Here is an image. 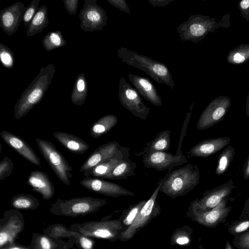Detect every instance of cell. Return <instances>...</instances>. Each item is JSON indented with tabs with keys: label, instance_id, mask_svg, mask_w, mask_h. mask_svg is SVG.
Masks as SVG:
<instances>
[{
	"label": "cell",
	"instance_id": "cell-1",
	"mask_svg": "<svg viewBox=\"0 0 249 249\" xmlns=\"http://www.w3.org/2000/svg\"><path fill=\"white\" fill-rule=\"evenodd\" d=\"M55 71L53 64L42 67L36 77L24 90L15 106V118L18 120L26 115L44 97Z\"/></svg>",
	"mask_w": 249,
	"mask_h": 249
},
{
	"label": "cell",
	"instance_id": "cell-2",
	"mask_svg": "<svg viewBox=\"0 0 249 249\" xmlns=\"http://www.w3.org/2000/svg\"><path fill=\"white\" fill-rule=\"evenodd\" d=\"M200 173L196 165L187 164L167 172L160 192L173 199L190 193L198 184Z\"/></svg>",
	"mask_w": 249,
	"mask_h": 249
},
{
	"label": "cell",
	"instance_id": "cell-3",
	"mask_svg": "<svg viewBox=\"0 0 249 249\" xmlns=\"http://www.w3.org/2000/svg\"><path fill=\"white\" fill-rule=\"evenodd\" d=\"M122 62L144 71L159 84H164L174 89L175 83L168 67L160 62L124 47L117 51Z\"/></svg>",
	"mask_w": 249,
	"mask_h": 249
},
{
	"label": "cell",
	"instance_id": "cell-4",
	"mask_svg": "<svg viewBox=\"0 0 249 249\" xmlns=\"http://www.w3.org/2000/svg\"><path fill=\"white\" fill-rule=\"evenodd\" d=\"M230 15H225L219 22L216 18L209 16L192 15L187 20L181 23L177 28L180 39L197 43L209 33H214L219 27L228 28L230 26Z\"/></svg>",
	"mask_w": 249,
	"mask_h": 249
},
{
	"label": "cell",
	"instance_id": "cell-5",
	"mask_svg": "<svg viewBox=\"0 0 249 249\" xmlns=\"http://www.w3.org/2000/svg\"><path fill=\"white\" fill-rule=\"evenodd\" d=\"M106 199L90 196L77 197L68 200L57 198L51 204L50 212L55 215L75 217L96 212L107 204Z\"/></svg>",
	"mask_w": 249,
	"mask_h": 249
},
{
	"label": "cell",
	"instance_id": "cell-6",
	"mask_svg": "<svg viewBox=\"0 0 249 249\" xmlns=\"http://www.w3.org/2000/svg\"><path fill=\"white\" fill-rule=\"evenodd\" d=\"M108 219L107 216L100 221L74 223L70 226V229L89 237L113 242L119 239L123 228L119 218Z\"/></svg>",
	"mask_w": 249,
	"mask_h": 249
},
{
	"label": "cell",
	"instance_id": "cell-7",
	"mask_svg": "<svg viewBox=\"0 0 249 249\" xmlns=\"http://www.w3.org/2000/svg\"><path fill=\"white\" fill-rule=\"evenodd\" d=\"M36 142L41 155L57 178L65 185L70 186L72 168L64 156L48 141L36 138Z\"/></svg>",
	"mask_w": 249,
	"mask_h": 249
},
{
	"label": "cell",
	"instance_id": "cell-8",
	"mask_svg": "<svg viewBox=\"0 0 249 249\" xmlns=\"http://www.w3.org/2000/svg\"><path fill=\"white\" fill-rule=\"evenodd\" d=\"M162 182V178L158 183L157 187L142 207L132 224L121 233L118 239L119 240L122 242L130 240L160 213L161 210L156 200Z\"/></svg>",
	"mask_w": 249,
	"mask_h": 249
},
{
	"label": "cell",
	"instance_id": "cell-9",
	"mask_svg": "<svg viewBox=\"0 0 249 249\" xmlns=\"http://www.w3.org/2000/svg\"><path fill=\"white\" fill-rule=\"evenodd\" d=\"M24 226V217L18 210L6 211L0 219V248L16 243Z\"/></svg>",
	"mask_w": 249,
	"mask_h": 249
},
{
	"label": "cell",
	"instance_id": "cell-10",
	"mask_svg": "<svg viewBox=\"0 0 249 249\" xmlns=\"http://www.w3.org/2000/svg\"><path fill=\"white\" fill-rule=\"evenodd\" d=\"M79 18L80 27L85 32L101 31L107 25V13L96 0H85Z\"/></svg>",
	"mask_w": 249,
	"mask_h": 249
},
{
	"label": "cell",
	"instance_id": "cell-11",
	"mask_svg": "<svg viewBox=\"0 0 249 249\" xmlns=\"http://www.w3.org/2000/svg\"><path fill=\"white\" fill-rule=\"evenodd\" d=\"M118 98L121 104L138 118L145 120L150 113L139 93L124 77L120 79Z\"/></svg>",
	"mask_w": 249,
	"mask_h": 249
},
{
	"label": "cell",
	"instance_id": "cell-12",
	"mask_svg": "<svg viewBox=\"0 0 249 249\" xmlns=\"http://www.w3.org/2000/svg\"><path fill=\"white\" fill-rule=\"evenodd\" d=\"M130 149L122 146L116 141L104 144L96 148L82 164L80 172L89 170L99 163L112 158L121 160L129 159Z\"/></svg>",
	"mask_w": 249,
	"mask_h": 249
},
{
	"label": "cell",
	"instance_id": "cell-13",
	"mask_svg": "<svg viewBox=\"0 0 249 249\" xmlns=\"http://www.w3.org/2000/svg\"><path fill=\"white\" fill-rule=\"evenodd\" d=\"M231 104V99L226 96H219L213 100L201 114L196 124L197 130L206 129L220 122Z\"/></svg>",
	"mask_w": 249,
	"mask_h": 249
},
{
	"label": "cell",
	"instance_id": "cell-14",
	"mask_svg": "<svg viewBox=\"0 0 249 249\" xmlns=\"http://www.w3.org/2000/svg\"><path fill=\"white\" fill-rule=\"evenodd\" d=\"M228 198L223 200L214 208L205 210L200 208L194 200L191 202L186 212V215L192 220L207 227L216 225L229 211L226 207Z\"/></svg>",
	"mask_w": 249,
	"mask_h": 249
},
{
	"label": "cell",
	"instance_id": "cell-15",
	"mask_svg": "<svg viewBox=\"0 0 249 249\" xmlns=\"http://www.w3.org/2000/svg\"><path fill=\"white\" fill-rule=\"evenodd\" d=\"M187 162L182 153L175 155L167 152L144 155L142 160L144 166L147 168H154L158 171L168 170L167 172Z\"/></svg>",
	"mask_w": 249,
	"mask_h": 249
},
{
	"label": "cell",
	"instance_id": "cell-16",
	"mask_svg": "<svg viewBox=\"0 0 249 249\" xmlns=\"http://www.w3.org/2000/svg\"><path fill=\"white\" fill-rule=\"evenodd\" d=\"M80 184L91 191L106 196L118 197L121 196H134L135 195L119 184L102 178L86 177L80 181Z\"/></svg>",
	"mask_w": 249,
	"mask_h": 249
},
{
	"label": "cell",
	"instance_id": "cell-17",
	"mask_svg": "<svg viewBox=\"0 0 249 249\" xmlns=\"http://www.w3.org/2000/svg\"><path fill=\"white\" fill-rule=\"evenodd\" d=\"M26 9L21 2H15L0 12V27L8 36L16 33L23 19Z\"/></svg>",
	"mask_w": 249,
	"mask_h": 249
},
{
	"label": "cell",
	"instance_id": "cell-18",
	"mask_svg": "<svg viewBox=\"0 0 249 249\" xmlns=\"http://www.w3.org/2000/svg\"><path fill=\"white\" fill-rule=\"evenodd\" d=\"M234 188L233 181L231 179L224 184L204 192L202 197L194 201L201 209L210 210L227 198Z\"/></svg>",
	"mask_w": 249,
	"mask_h": 249
},
{
	"label": "cell",
	"instance_id": "cell-19",
	"mask_svg": "<svg viewBox=\"0 0 249 249\" xmlns=\"http://www.w3.org/2000/svg\"><path fill=\"white\" fill-rule=\"evenodd\" d=\"M0 136L5 142L31 163L40 166V161L32 147L23 139L7 131H2Z\"/></svg>",
	"mask_w": 249,
	"mask_h": 249
},
{
	"label": "cell",
	"instance_id": "cell-20",
	"mask_svg": "<svg viewBox=\"0 0 249 249\" xmlns=\"http://www.w3.org/2000/svg\"><path fill=\"white\" fill-rule=\"evenodd\" d=\"M128 78L140 95L156 106H162L161 99L154 85L148 78L132 73H129Z\"/></svg>",
	"mask_w": 249,
	"mask_h": 249
},
{
	"label": "cell",
	"instance_id": "cell-21",
	"mask_svg": "<svg viewBox=\"0 0 249 249\" xmlns=\"http://www.w3.org/2000/svg\"><path fill=\"white\" fill-rule=\"evenodd\" d=\"M229 137L209 139L198 142L186 152L189 157H207L226 147L230 142Z\"/></svg>",
	"mask_w": 249,
	"mask_h": 249
},
{
	"label": "cell",
	"instance_id": "cell-22",
	"mask_svg": "<svg viewBox=\"0 0 249 249\" xmlns=\"http://www.w3.org/2000/svg\"><path fill=\"white\" fill-rule=\"evenodd\" d=\"M26 183L31 187L34 191L40 194L44 200L50 199L55 193L53 184L49 176L44 172L32 171Z\"/></svg>",
	"mask_w": 249,
	"mask_h": 249
},
{
	"label": "cell",
	"instance_id": "cell-23",
	"mask_svg": "<svg viewBox=\"0 0 249 249\" xmlns=\"http://www.w3.org/2000/svg\"><path fill=\"white\" fill-rule=\"evenodd\" d=\"M53 136L63 146L74 154L83 155L89 148L85 141L72 134L55 132Z\"/></svg>",
	"mask_w": 249,
	"mask_h": 249
},
{
	"label": "cell",
	"instance_id": "cell-24",
	"mask_svg": "<svg viewBox=\"0 0 249 249\" xmlns=\"http://www.w3.org/2000/svg\"><path fill=\"white\" fill-rule=\"evenodd\" d=\"M170 146V131L163 130L157 134L151 141L146 143L143 151L135 154L136 156H142L157 152H166Z\"/></svg>",
	"mask_w": 249,
	"mask_h": 249
},
{
	"label": "cell",
	"instance_id": "cell-25",
	"mask_svg": "<svg viewBox=\"0 0 249 249\" xmlns=\"http://www.w3.org/2000/svg\"><path fill=\"white\" fill-rule=\"evenodd\" d=\"M67 242L61 238H55L44 233L34 232L32 234L31 249H62Z\"/></svg>",
	"mask_w": 249,
	"mask_h": 249
},
{
	"label": "cell",
	"instance_id": "cell-26",
	"mask_svg": "<svg viewBox=\"0 0 249 249\" xmlns=\"http://www.w3.org/2000/svg\"><path fill=\"white\" fill-rule=\"evenodd\" d=\"M49 22L48 8L42 5L37 9L27 28V36L32 37L41 33L48 26Z\"/></svg>",
	"mask_w": 249,
	"mask_h": 249
},
{
	"label": "cell",
	"instance_id": "cell-27",
	"mask_svg": "<svg viewBox=\"0 0 249 249\" xmlns=\"http://www.w3.org/2000/svg\"><path fill=\"white\" fill-rule=\"evenodd\" d=\"M117 117L112 114L103 116L91 125L89 132L94 138H98L113 128L118 123Z\"/></svg>",
	"mask_w": 249,
	"mask_h": 249
},
{
	"label": "cell",
	"instance_id": "cell-28",
	"mask_svg": "<svg viewBox=\"0 0 249 249\" xmlns=\"http://www.w3.org/2000/svg\"><path fill=\"white\" fill-rule=\"evenodd\" d=\"M137 165L130 159L124 160L103 178L108 179H123L135 175Z\"/></svg>",
	"mask_w": 249,
	"mask_h": 249
},
{
	"label": "cell",
	"instance_id": "cell-29",
	"mask_svg": "<svg viewBox=\"0 0 249 249\" xmlns=\"http://www.w3.org/2000/svg\"><path fill=\"white\" fill-rule=\"evenodd\" d=\"M87 95V81L84 73L81 72L75 79L71 99L74 105L81 106L85 103Z\"/></svg>",
	"mask_w": 249,
	"mask_h": 249
},
{
	"label": "cell",
	"instance_id": "cell-30",
	"mask_svg": "<svg viewBox=\"0 0 249 249\" xmlns=\"http://www.w3.org/2000/svg\"><path fill=\"white\" fill-rule=\"evenodd\" d=\"M124 160L112 158L102 161L93 168L83 172L86 177H93L103 178L104 177L112 170Z\"/></svg>",
	"mask_w": 249,
	"mask_h": 249
},
{
	"label": "cell",
	"instance_id": "cell-31",
	"mask_svg": "<svg viewBox=\"0 0 249 249\" xmlns=\"http://www.w3.org/2000/svg\"><path fill=\"white\" fill-rule=\"evenodd\" d=\"M11 206L16 210H34L37 209L40 203L30 195L20 194L14 196L10 201Z\"/></svg>",
	"mask_w": 249,
	"mask_h": 249
},
{
	"label": "cell",
	"instance_id": "cell-32",
	"mask_svg": "<svg viewBox=\"0 0 249 249\" xmlns=\"http://www.w3.org/2000/svg\"><path fill=\"white\" fill-rule=\"evenodd\" d=\"M227 60L232 65H240L249 60V44H242L231 50L227 56Z\"/></svg>",
	"mask_w": 249,
	"mask_h": 249
},
{
	"label": "cell",
	"instance_id": "cell-33",
	"mask_svg": "<svg viewBox=\"0 0 249 249\" xmlns=\"http://www.w3.org/2000/svg\"><path fill=\"white\" fill-rule=\"evenodd\" d=\"M146 201V200H142L135 204L131 205L127 209L123 211L119 218L123 231L132 224Z\"/></svg>",
	"mask_w": 249,
	"mask_h": 249
},
{
	"label": "cell",
	"instance_id": "cell-34",
	"mask_svg": "<svg viewBox=\"0 0 249 249\" xmlns=\"http://www.w3.org/2000/svg\"><path fill=\"white\" fill-rule=\"evenodd\" d=\"M193 230L187 225L176 229L170 238L171 245L185 246L189 245L191 242Z\"/></svg>",
	"mask_w": 249,
	"mask_h": 249
},
{
	"label": "cell",
	"instance_id": "cell-35",
	"mask_svg": "<svg viewBox=\"0 0 249 249\" xmlns=\"http://www.w3.org/2000/svg\"><path fill=\"white\" fill-rule=\"evenodd\" d=\"M67 42L60 31H52L42 39V45L46 51H51L66 45Z\"/></svg>",
	"mask_w": 249,
	"mask_h": 249
},
{
	"label": "cell",
	"instance_id": "cell-36",
	"mask_svg": "<svg viewBox=\"0 0 249 249\" xmlns=\"http://www.w3.org/2000/svg\"><path fill=\"white\" fill-rule=\"evenodd\" d=\"M43 232L55 238L75 237L77 232L59 223L49 225L42 231Z\"/></svg>",
	"mask_w": 249,
	"mask_h": 249
},
{
	"label": "cell",
	"instance_id": "cell-37",
	"mask_svg": "<svg viewBox=\"0 0 249 249\" xmlns=\"http://www.w3.org/2000/svg\"><path fill=\"white\" fill-rule=\"evenodd\" d=\"M234 149L231 146H227L222 151L217 161L216 174L221 175L227 171L234 158Z\"/></svg>",
	"mask_w": 249,
	"mask_h": 249
},
{
	"label": "cell",
	"instance_id": "cell-38",
	"mask_svg": "<svg viewBox=\"0 0 249 249\" xmlns=\"http://www.w3.org/2000/svg\"><path fill=\"white\" fill-rule=\"evenodd\" d=\"M0 58L3 66L6 69H13L15 64L14 53L4 44L0 43Z\"/></svg>",
	"mask_w": 249,
	"mask_h": 249
},
{
	"label": "cell",
	"instance_id": "cell-39",
	"mask_svg": "<svg viewBox=\"0 0 249 249\" xmlns=\"http://www.w3.org/2000/svg\"><path fill=\"white\" fill-rule=\"evenodd\" d=\"M40 0H33L31 3L26 7L23 17V25L25 28H28L31 21L35 15Z\"/></svg>",
	"mask_w": 249,
	"mask_h": 249
},
{
	"label": "cell",
	"instance_id": "cell-40",
	"mask_svg": "<svg viewBox=\"0 0 249 249\" xmlns=\"http://www.w3.org/2000/svg\"><path fill=\"white\" fill-rule=\"evenodd\" d=\"M75 245L79 249H95V242L93 238L87 237L78 232L75 236Z\"/></svg>",
	"mask_w": 249,
	"mask_h": 249
},
{
	"label": "cell",
	"instance_id": "cell-41",
	"mask_svg": "<svg viewBox=\"0 0 249 249\" xmlns=\"http://www.w3.org/2000/svg\"><path fill=\"white\" fill-rule=\"evenodd\" d=\"M13 168L12 160L5 157L0 162V180H3L9 177L12 173Z\"/></svg>",
	"mask_w": 249,
	"mask_h": 249
},
{
	"label": "cell",
	"instance_id": "cell-42",
	"mask_svg": "<svg viewBox=\"0 0 249 249\" xmlns=\"http://www.w3.org/2000/svg\"><path fill=\"white\" fill-rule=\"evenodd\" d=\"M64 6L71 16H75L78 9V0H63Z\"/></svg>",
	"mask_w": 249,
	"mask_h": 249
},
{
	"label": "cell",
	"instance_id": "cell-43",
	"mask_svg": "<svg viewBox=\"0 0 249 249\" xmlns=\"http://www.w3.org/2000/svg\"><path fill=\"white\" fill-rule=\"evenodd\" d=\"M237 7L242 17L249 21V0H242L237 3Z\"/></svg>",
	"mask_w": 249,
	"mask_h": 249
},
{
	"label": "cell",
	"instance_id": "cell-44",
	"mask_svg": "<svg viewBox=\"0 0 249 249\" xmlns=\"http://www.w3.org/2000/svg\"><path fill=\"white\" fill-rule=\"evenodd\" d=\"M111 5L115 8L119 9L120 11L124 12L128 14H130V10L128 5L124 0H107Z\"/></svg>",
	"mask_w": 249,
	"mask_h": 249
},
{
	"label": "cell",
	"instance_id": "cell-45",
	"mask_svg": "<svg viewBox=\"0 0 249 249\" xmlns=\"http://www.w3.org/2000/svg\"><path fill=\"white\" fill-rule=\"evenodd\" d=\"M173 0H148V1L154 7H164Z\"/></svg>",
	"mask_w": 249,
	"mask_h": 249
},
{
	"label": "cell",
	"instance_id": "cell-46",
	"mask_svg": "<svg viewBox=\"0 0 249 249\" xmlns=\"http://www.w3.org/2000/svg\"><path fill=\"white\" fill-rule=\"evenodd\" d=\"M249 227V221H244L237 225L234 228L235 232H241L246 230Z\"/></svg>",
	"mask_w": 249,
	"mask_h": 249
},
{
	"label": "cell",
	"instance_id": "cell-47",
	"mask_svg": "<svg viewBox=\"0 0 249 249\" xmlns=\"http://www.w3.org/2000/svg\"><path fill=\"white\" fill-rule=\"evenodd\" d=\"M0 249H31L28 246H25L17 243L10 245L7 246L0 248Z\"/></svg>",
	"mask_w": 249,
	"mask_h": 249
},
{
	"label": "cell",
	"instance_id": "cell-48",
	"mask_svg": "<svg viewBox=\"0 0 249 249\" xmlns=\"http://www.w3.org/2000/svg\"><path fill=\"white\" fill-rule=\"evenodd\" d=\"M75 237L70 238L62 249H73V247L75 245Z\"/></svg>",
	"mask_w": 249,
	"mask_h": 249
},
{
	"label": "cell",
	"instance_id": "cell-49",
	"mask_svg": "<svg viewBox=\"0 0 249 249\" xmlns=\"http://www.w3.org/2000/svg\"><path fill=\"white\" fill-rule=\"evenodd\" d=\"M241 243L243 247L249 249V232L243 236Z\"/></svg>",
	"mask_w": 249,
	"mask_h": 249
},
{
	"label": "cell",
	"instance_id": "cell-50",
	"mask_svg": "<svg viewBox=\"0 0 249 249\" xmlns=\"http://www.w3.org/2000/svg\"><path fill=\"white\" fill-rule=\"evenodd\" d=\"M243 177L245 179H249V156L245 165L243 170Z\"/></svg>",
	"mask_w": 249,
	"mask_h": 249
},
{
	"label": "cell",
	"instance_id": "cell-51",
	"mask_svg": "<svg viewBox=\"0 0 249 249\" xmlns=\"http://www.w3.org/2000/svg\"><path fill=\"white\" fill-rule=\"evenodd\" d=\"M246 114L249 117V91L247 96L246 103Z\"/></svg>",
	"mask_w": 249,
	"mask_h": 249
},
{
	"label": "cell",
	"instance_id": "cell-52",
	"mask_svg": "<svg viewBox=\"0 0 249 249\" xmlns=\"http://www.w3.org/2000/svg\"><path fill=\"white\" fill-rule=\"evenodd\" d=\"M230 245H231L229 243V242H227V244H226V249H232V248Z\"/></svg>",
	"mask_w": 249,
	"mask_h": 249
},
{
	"label": "cell",
	"instance_id": "cell-53",
	"mask_svg": "<svg viewBox=\"0 0 249 249\" xmlns=\"http://www.w3.org/2000/svg\"><path fill=\"white\" fill-rule=\"evenodd\" d=\"M186 249H188L187 248Z\"/></svg>",
	"mask_w": 249,
	"mask_h": 249
}]
</instances>
